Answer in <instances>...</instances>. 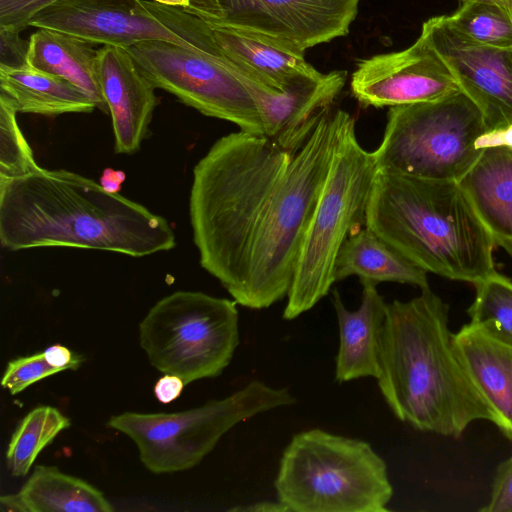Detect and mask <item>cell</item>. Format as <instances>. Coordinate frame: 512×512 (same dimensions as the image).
I'll list each match as a JSON object with an SVG mask.
<instances>
[{
	"label": "cell",
	"mask_w": 512,
	"mask_h": 512,
	"mask_svg": "<svg viewBox=\"0 0 512 512\" xmlns=\"http://www.w3.org/2000/svg\"><path fill=\"white\" fill-rule=\"evenodd\" d=\"M21 32L0 26V66L20 68L27 64L29 40L23 39Z\"/></svg>",
	"instance_id": "obj_32"
},
{
	"label": "cell",
	"mask_w": 512,
	"mask_h": 512,
	"mask_svg": "<svg viewBox=\"0 0 512 512\" xmlns=\"http://www.w3.org/2000/svg\"><path fill=\"white\" fill-rule=\"evenodd\" d=\"M124 180L125 174L123 171L107 168L100 177V184L105 190L118 193Z\"/></svg>",
	"instance_id": "obj_36"
},
{
	"label": "cell",
	"mask_w": 512,
	"mask_h": 512,
	"mask_svg": "<svg viewBox=\"0 0 512 512\" xmlns=\"http://www.w3.org/2000/svg\"><path fill=\"white\" fill-rule=\"evenodd\" d=\"M353 275L376 284L397 282L421 290L430 288L426 271L411 263L366 226L346 239L336 259L335 282Z\"/></svg>",
	"instance_id": "obj_24"
},
{
	"label": "cell",
	"mask_w": 512,
	"mask_h": 512,
	"mask_svg": "<svg viewBox=\"0 0 512 512\" xmlns=\"http://www.w3.org/2000/svg\"><path fill=\"white\" fill-rule=\"evenodd\" d=\"M0 243L9 251L72 247L144 257L169 251V221L100 183L64 169L40 168L0 179Z\"/></svg>",
	"instance_id": "obj_2"
},
{
	"label": "cell",
	"mask_w": 512,
	"mask_h": 512,
	"mask_svg": "<svg viewBox=\"0 0 512 512\" xmlns=\"http://www.w3.org/2000/svg\"><path fill=\"white\" fill-rule=\"evenodd\" d=\"M59 0H0V26L23 31L39 12Z\"/></svg>",
	"instance_id": "obj_30"
},
{
	"label": "cell",
	"mask_w": 512,
	"mask_h": 512,
	"mask_svg": "<svg viewBox=\"0 0 512 512\" xmlns=\"http://www.w3.org/2000/svg\"><path fill=\"white\" fill-rule=\"evenodd\" d=\"M1 506L19 512H111L103 493L56 466L38 465L16 494L0 498Z\"/></svg>",
	"instance_id": "obj_22"
},
{
	"label": "cell",
	"mask_w": 512,
	"mask_h": 512,
	"mask_svg": "<svg viewBox=\"0 0 512 512\" xmlns=\"http://www.w3.org/2000/svg\"><path fill=\"white\" fill-rule=\"evenodd\" d=\"M480 511L512 512V455L498 466L490 500Z\"/></svg>",
	"instance_id": "obj_31"
},
{
	"label": "cell",
	"mask_w": 512,
	"mask_h": 512,
	"mask_svg": "<svg viewBox=\"0 0 512 512\" xmlns=\"http://www.w3.org/2000/svg\"><path fill=\"white\" fill-rule=\"evenodd\" d=\"M43 352L48 362L59 372L77 370L85 361V357L82 354L75 353L60 344L51 345Z\"/></svg>",
	"instance_id": "obj_33"
},
{
	"label": "cell",
	"mask_w": 512,
	"mask_h": 512,
	"mask_svg": "<svg viewBox=\"0 0 512 512\" xmlns=\"http://www.w3.org/2000/svg\"><path fill=\"white\" fill-rule=\"evenodd\" d=\"M236 69L260 113L264 135L291 151L305 143L347 81L344 70H317L299 75L280 91Z\"/></svg>",
	"instance_id": "obj_15"
},
{
	"label": "cell",
	"mask_w": 512,
	"mask_h": 512,
	"mask_svg": "<svg viewBox=\"0 0 512 512\" xmlns=\"http://www.w3.org/2000/svg\"><path fill=\"white\" fill-rule=\"evenodd\" d=\"M457 353L489 406L492 423L512 441V342L469 322L453 334Z\"/></svg>",
	"instance_id": "obj_17"
},
{
	"label": "cell",
	"mask_w": 512,
	"mask_h": 512,
	"mask_svg": "<svg viewBox=\"0 0 512 512\" xmlns=\"http://www.w3.org/2000/svg\"><path fill=\"white\" fill-rule=\"evenodd\" d=\"M360 0H191L185 11L208 24L259 31L305 51L349 33Z\"/></svg>",
	"instance_id": "obj_12"
},
{
	"label": "cell",
	"mask_w": 512,
	"mask_h": 512,
	"mask_svg": "<svg viewBox=\"0 0 512 512\" xmlns=\"http://www.w3.org/2000/svg\"><path fill=\"white\" fill-rule=\"evenodd\" d=\"M70 425V419L52 406H37L27 413L14 430L6 451L11 474L25 476L41 451Z\"/></svg>",
	"instance_id": "obj_25"
},
{
	"label": "cell",
	"mask_w": 512,
	"mask_h": 512,
	"mask_svg": "<svg viewBox=\"0 0 512 512\" xmlns=\"http://www.w3.org/2000/svg\"><path fill=\"white\" fill-rule=\"evenodd\" d=\"M57 373L59 371L48 362L44 352H37L8 362L1 385L12 395H16L32 384Z\"/></svg>",
	"instance_id": "obj_29"
},
{
	"label": "cell",
	"mask_w": 512,
	"mask_h": 512,
	"mask_svg": "<svg viewBox=\"0 0 512 512\" xmlns=\"http://www.w3.org/2000/svg\"><path fill=\"white\" fill-rule=\"evenodd\" d=\"M275 490L294 512H383L393 496L386 462L368 442L321 429L293 436Z\"/></svg>",
	"instance_id": "obj_5"
},
{
	"label": "cell",
	"mask_w": 512,
	"mask_h": 512,
	"mask_svg": "<svg viewBox=\"0 0 512 512\" xmlns=\"http://www.w3.org/2000/svg\"><path fill=\"white\" fill-rule=\"evenodd\" d=\"M231 510L234 511H242V512H283L288 511V509L279 501L278 502H268L262 501L254 504H249L247 506L235 507Z\"/></svg>",
	"instance_id": "obj_37"
},
{
	"label": "cell",
	"mask_w": 512,
	"mask_h": 512,
	"mask_svg": "<svg viewBox=\"0 0 512 512\" xmlns=\"http://www.w3.org/2000/svg\"><path fill=\"white\" fill-rule=\"evenodd\" d=\"M447 19L474 41L500 48L512 47V5L507 0L465 1Z\"/></svg>",
	"instance_id": "obj_26"
},
{
	"label": "cell",
	"mask_w": 512,
	"mask_h": 512,
	"mask_svg": "<svg viewBox=\"0 0 512 512\" xmlns=\"http://www.w3.org/2000/svg\"><path fill=\"white\" fill-rule=\"evenodd\" d=\"M377 169L374 152L360 145L350 116L302 240L283 311L285 320L310 310L330 292L340 248L366 224Z\"/></svg>",
	"instance_id": "obj_6"
},
{
	"label": "cell",
	"mask_w": 512,
	"mask_h": 512,
	"mask_svg": "<svg viewBox=\"0 0 512 512\" xmlns=\"http://www.w3.org/2000/svg\"><path fill=\"white\" fill-rule=\"evenodd\" d=\"M0 93L19 113L54 117L66 113H90L96 103L68 80L26 64L20 68L0 66Z\"/></svg>",
	"instance_id": "obj_23"
},
{
	"label": "cell",
	"mask_w": 512,
	"mask_h": 512,
	"mask_svg": "<svg viewBox=\"0 0 512 512\" xmlns=\"http://www.w3.org/2000/svg\"><path fill=\"white\" fill-rule=\"evenodd\" d=\"M360 282L362 298L356 310L347 309L338 290L332 291L339 330L335 380L340 384L364 377L377 379L380 373V344L387 303L376 283Z\"/></svg>",
	"instance_id": "obj_18"
},
{
	"label": "cell",
	"mask_w": 512,
	"mask_h": 512,
	"mask_svg": "<svg viewBox=\"0 0 512 512\" xmlns=\"http://www.w3.org/2000/svg\"><path fill=\"white\" fill-rule=\"evenodd\" d=\"M458 183L495 245L512 257V149H484Z\"/></svg>",
	"instance_id": "obj_20"
},
{
	"label": "cell",
	"mask_w": 512,
	"mask_h": 512,
	"mask_svg": "<svg viewBox=\"0 0 512 512\" xmlns=\"http://www.w3.org/2000/svg\"><path fill=\"white\" fill-rule=\"evenodd\" d=\"M184 386L185 383L180 377L164 374L155 384V396L161 403H170L179 397Z\"/></svg>",
	"instance_id": "obj_34"
},
{
	"label": "cell",
	"mask_w": 512,
	"mask_h": 512,
	"mask_svg": "<svg viewBox=\"0 0 512 512\" xmlns=\"http://www.w3.org/2000/svg\"><path fill=\"white\" fill-rule=\"evenodd\" d=\"M29 26L125 49L143 41L162 40L223 55L204 20L152 0H59L35 15Z\"/></svg>",
	"instance_id": "obj_10"
},
{
	"label": "cell",
	"mask_w": 512,
	"mask_h": 512,
	"mask_svg": "<svg viewBox=\"0 0 512 512\" xmlns=\"http://www.w3.org/2000/svg\"><path fill=\"white\" fill-rule=\"evenodd\" d=\"M449 328V305L430 288L387 303L378 387L413 428L459 438L493 414L463 365Z\"/></svg>",
	"instance_id": "obj_3"
},
{
	"label": "cell",
	"mask_w": 512,
	"mask_h": 512,
	"mask_svg": "<svg viewBox=\"0 0 512 512\" xmlns=\"http://www.w3.org/2000/svg\"><path fill=\"white\" fill-rule=\"evenodd\" d=\"M208 25L223 55L266 86L281 91L299 75L317 71L305 60L304 51L288 41L243 27Z\"/></svg>",
	"instance_id": "obj_19"
},
{
	"label": "cell",
	"mask_w": 512,
	"mask_h": 512,
	"mask_svg": "<svg viewBox=\"0 0 512 512\" xmlns=\"http://www.w3.org/2000/svg\"><path fill=\"white\" fill-rule=\"evenodd\" d=\"M17 113L10 98L0 93V179L22 177L41 168L19 128Z\"/></svg>",
	"instance_id": "obj_28"
},
{
	"label": "cell",
	"mask_w": 512,
	"mask_h": 512,
	"mask_svg": "<svg viewBox=\"0 0 512 512\" xmlns=\"http://www.w3.org/2000/svg\"><path fill=\"white\" fill-rule=\"evenodd\" d=\"M499 146L512 149V124L503 128L486 131L476 141V147L479 150Z\"/></svg>",
	"instance_id": "obj_35"
},
{
	"label": "cell",
	"mask_w": 512,
	"mask_h": 512,
	"mask_svg": "<svg viewBox=\"0 0 512 512\" xmlns=\"http://www.w3.org/2000/svg\"><path fill=\"white\" fill-rule=\"evenodd\" d=\"M365 226L427 273L475 285L497 272L496 245L456 181L378 168Z\"/></svg>",
	"instance_id": "obj_4"
},
{
	"label": "cell",
	"mask_w": 512,
	"mask_h": 512,
	"mask_svg": "<svg viewBox=\"0 0 512 512\" xmlns=\"http://www.w3.org/2000/svg\"><path fill=\"white\" fill-rule=\"evenodd\" d=\"M99 81L118 154L136 153L145 139L158 105L155 87L143 75L127 49L99 48Z\"/></svg>",
	"instance_id": "obj_16"
},
{
	"label": "cell",
	"mask_w": 512,
	"mask_h": 512,
	"mask_svg": "<svg viewBox=\"0 0 512 512\" xmlns=\"http://www.w3.org/2000/svg\"><path fill=\"white\" fill-rule=\"evenodd\" d=\"M95 45L65 32L37 28L29 38L27 64L68 80L86 93L98 109L107 112L99 81V49Z\"/></svg>",
	"instance_id": "obj_21"
},
{
	"label": "cell",
	"mask_w": 512,
	"mask_h": 512,
	"mask_svg": "<svg viewBox=\"0 0 512 512\" xmlns=\"http://www.w3.org/2000/svg\"><path fill=\"white\" fill-rule=\"evenodd\" d=\"M486 131L479 108L457 90L435 101L389 107L374 156L380 169L458 182L480 157L476 141Z\"/></svg>",
	"instance_id": "obj_7"
},
{
	"label": "cell",
	"mask_w": 512,
	"mask_h": 512,
	"mask_svg": "<svg viewBox=\"0 0 512 512\" xmlns=\"http://www.w3.org/2000/svg\"><path fill=\"white\" fill-rule=\"evenodd\" d=\"M461 2L469 1V0H460ZM512 5V0H507Z\"/></svg>",
	"instance_id": "obj_38"
},
{
	"label": "cell",
	"mask_w": 512,
	"mask_h": 512,
	"mask_svg": "<svg viewBox=\"0 0 512 512\" xmlns=\"http://www.w3.org/2000/svg\"><path fill=\"white\" fill-rule=\"evenodd\" d=\"M143 75L155 88L208 117L237 125L241 131L264 135L257 106L236 67L224 56L162 40L127 48Z\"/></svg>",
	"instance_id": "obj_11"
},
{
	"label": "cell",
	"mask_w": 512,
	"mask_h": 512,
	"mask_svg": "<svg viewBox=\"0 0 512 512\" xmlns=\"http://www.w3.org/2000/svg\"><path fill=\"white\" fill-rule=\"evenodd\" d=\"M149 362L185 385L219 376L239 344L237 302L198 291H176L157 301L139 324Z\"/></svg>",
	"instance_id": "obj_9"
},
{
	"label": "cell",
	"mask_w": 512,
	"mask_h": 512,
	"mask_svg": "<svg viewBox=\"0 0 512 512\" xmlns=\"http://www.w3.org/2000/svg\"><path fill=\"white\" fill-rule=\"evenodd\" d=\"M350 116L330 108L295 151L265 135L230 133L195 165L189 217L199 262L237 304L264 309L287 297Z\"/></svg>",
	"instance_id": "obj_1"
},
{
	"label": "cell",
	"mask_w": 512,
	"mask_h": 512,
	"mask_svg": "<svg viewBox=\"0 0 512 512\" xmlns=\"http://www.w3.org/2000/svg\"><path fill=\"white\" fill-rule=\"evenodd\" d=\"M474 287L475 298L467 309L470 322L512 342V281L497 271Z\"/></svg>",
	"instance_id": "obj_27"
},
{
	"label": "cell",
	"mask_w": 512,
	"mask_h": 512,
	"mask_svg": "<svg viewBox=\"0 0 512 512\" xmlns=\"http://www.w3.org/2000/svg\"><path fill=\"white\" fill-rule=\"evenodd\" d=\"M420 35L445 62L460 90L479 108L487 131L512 124V47L474 41L453 27L447 16L428 19Z\"/></svg>",
	"instance_id": "obj_13"
},
{
	"label": "cell",
	"mask_w": 512,
	"mask_h": 512,
	"mask_svg": "<svg viewBox=\"0 0 512 512\" xmlns=\"http://www.w3.org/2000/svg\"><path fill=\"white\" fill-rule=\"evenodd\" d=\"M295 402L288 388L254 380L197 408L174 413L124 412L111 416L106 425L135 443L146 469L155 474L173 473L199 464L238 423Z\"/></svg>",
	"instance_id": "obj_8"
},
{
	"label": "cell",
	"mask_w": 512,
	"mask_h": 512,
	"mask_svg": "<svg viewBox=\"0 0 512 512\" xmlns=\"http://www.w3.org/2000/svg\"><path fill=\"white\" fill-rule=\"evenodd\" d=\"M364 107H393L441 99L460 90L449 68L423 37L408 48L358 63L350 82Z\"/></svg>",
	"instance_id": "obj_14"
}]
</instances>
